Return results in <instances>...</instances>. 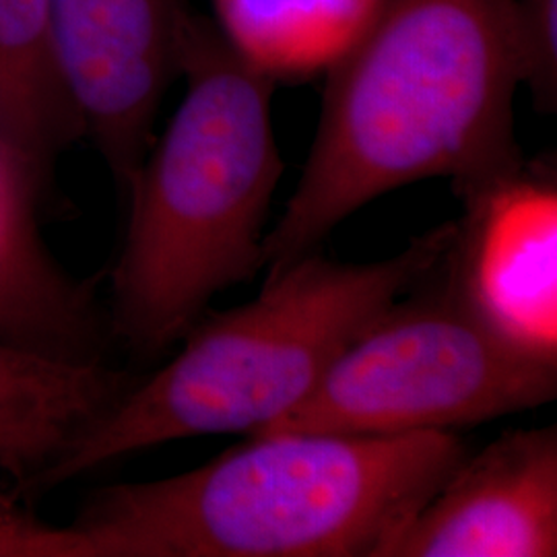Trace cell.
<instances>
[{
    "label": "cell",
    "instance_id": "1",
    "mask_svg": "<svg viewBox=\"0 0 557 557\" xmlns=\"http://www.w3.org/2000/svg\"><path fill=\"white\" fill-rule=\"evenodd\" d=\"M524 79L517 0H384L326 73L319 131L264 236L262 269L317 252L349 215L400 186L450 178L457 193L517 170Z\"/></svg>",
    "mask_w": 557,
    "mask_h": 557
},
{
    "label": "cell",
    "instance_id": "2",
    "mask_svg": "<svg viewBox=\"0 0 557 557\" xmlns=\"http://www.w3.org/2000/svg\"><path fill=\"white\" fill-rule=\"evenodd\" d=\"M467 453L450 430L252 436L174 478L100 487L71 527L87 557H386Z\"/></svg>",
    "mask_w": 557,
    "mask_h": 557
},
{
    "label": "cell",
    "instance_id": "3",
    "mask_svg": "<svg viewBox=\"0 0 557 557\" xmlns=\"http://www.w3.org/2000/svg\"><path fill=\"white\" fill-rule=\"evenodd\" d=\"M186 94L140 165L112 269L110 337L160 358L221 292L262 269L264 225L283 174L273 131L275 81L232 52L195 13Z\"/></svg>",
    "mask_w": 557,
    "mask_h": 557
},
{
    "label": "cell",
    "instance_id": "4",
    "mask_svg": "<svg viewBox=\"0 0 557 557\" xmlns=\"http://www.w3.org/2000/svg\"><path fill=\"white\" fill-rule=\"evenodd\" d=\"M453 232L446 221L395 257L363 264L317 250L269 273L259 298L202 314L178 354L83 430L25 498L165 442L252 436L287 416L349 343L438 267Z\"/></svg>",
    "mask_w": 557,
    "mask_h": 557
},
{
    "label": "cell",
    "instance_id": "5",
    "mask_svg": "<svg viewBox=\"0 0 557 557\" xmlns=\"http://www.w3.org/2000/svg\"><path fill=\"white\" fill-rule=\"evenodd\" d=\"M434 273V289L413 294V287L409 298H398L347 345L296 409L252 436H397L552 403L557 363L527 358L499 341L460 304L440 262Z\"/></svg>",
    "mask_w": 557,
    "mask_h": 557
},
{
    "label": "cell",
    "instance_id": "6",
    "mask_svg": "<svg viewBox=\"0 0 557 557\" xmlns=\"http://www.w3.org/2000/svg\"><path fill=\"white\" fill-rule=\"evenodd\" d=\"M60 73L120 197L139 176L168 87L180 77L188 0H50Z\"/></svg>",
    "mask_w": 557,
    "mask_h": 557
},
{
    "label": "cell",
    "instance_id": "7",
    "mask_svg": "<svg viewBox=\"0 0 557 557\" xmlns=\"http://www.w3.org/2000/svg\"><path fill=\"white\" fill-rule=\"evenodd\" d=\"M462 218L440 260L460 304L527 358L557 363V184L549 168L457 190Z\"/></svg>",
    "mask_w": 557,
    "mask_h": 557
},
{
    "label": "cell",
    "instance_id": "8",
    "mask_svg": "<svg viewBox=\"0 0 557 557\" xmlns=\"http://www.w3.org/2000/svg\"><path fill=\"white\" fill-rule=\"evenodd\" d=\"M557 556V428L508 430L467 453L386 557Z\"/></svg>",
    "mask_w": 557,
    "mask_h": 557
},
{
    "label": "cell",
    "instance_id": "9",
    "mask_svg": "<svg viewBox=\"0 0 557 557\" xmlns=\"http://www.w3.org/2000/svg\"><path fill=\"white\" fill-rule=\"evenodd\" d=\"M44 186L0 139V341L54 358L106 359L108 310L98 277L77 278L50 255L40 234Z\"/></svg>",
    "mask_w": 557,
    "mask_h": 557
},
{
    "label": "cell",
    "instance_id": "10",
    "mask_svg": "<svg viewBox=\"0 0 557 557\" xmlns=\"http://www.w3.org/2000/svg\"><path fill=\"white\" fill-rule=\"evenodd\" d=\"M106 359L77 361L0 341V473L25 498L41 473L139 380Z\"/></svg>",
    "mask_w": 557,
    "mask_h": 557
},
{
    "label": "cell",
    "instance_id": "11",
    "mask_svg": "<svg viewBox=\"0 0 557 557\" xmlns=\"http://www.w3.org/2000/svg\"><path fill=\"white\" fill-rule=\"evenodd\" d=\"M79 137L85 126L60 73L50 0H0V139L46 188Z\"/></svg>",
    "mask_w": 557,
    "mask_h": 557
},
{
    "label": "cell",
    "instance_id": "12",
    "mask_svg": "<svg viewBox=\"0 0 557 557\" xmlns=\"http://www.w3.org/2000/svg\"><path fill=\"white\" fill-rule=\"evenodd\" d=\"M384 0H213L221 38L271 81L329 73L376 20Z\"/></svg>",
    "mask_w": 557,
    "mask_h": 557
},
{
    "label": "cell",
    "instance_id": "13",
    "mask_svg": "<svg viewBox=\"0 0 557 557\" xmlns=\"http://www.w3.org/2000/svg\"><path fill=\"white\" fill-rule=\"evenodd\" d=\"M524 44L527 79L539 110L554 112L557 103V0H517Z\"/></svg>",
    "mask_w": 557,
    "mask_h": 557
},
{
    "label": "cell",
    "instance_id": "14",
    "mask_svg": "<svg viewBox=\"0 0 557 557\" xmlns=\"http://www.w3.org/2000/svg\"><path fill=\"white\" fill-rule=\"evenodd\" d=\"M0 557H87V547L73 527L48 524L0 492Z\"/></svg>",
    "mask_w": 557,
    "mask_h": 557
}]
</instances>
